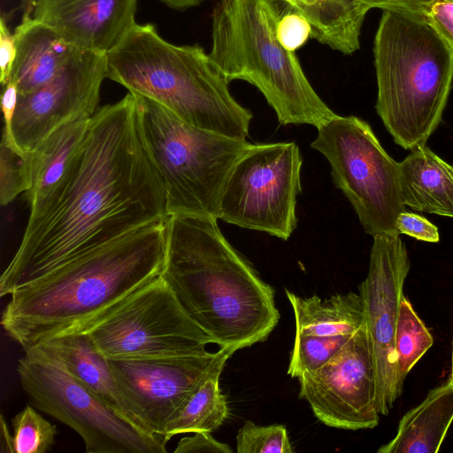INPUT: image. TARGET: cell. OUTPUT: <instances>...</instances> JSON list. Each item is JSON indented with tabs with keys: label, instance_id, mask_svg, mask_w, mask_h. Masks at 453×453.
Masks as SVG:
<instances>
[{
	"label": "cell",
	"instance_id": "obj_23",
	"mask_svg": "<svg viewBox=\"0 0 453 453\" xmlns=\"http://www.w3.org/2000/svg\"><path fill=\"white\" fill-rule=\"evenodd\" d=\"M296 320V334H353L365 324L360 295L336 294L326 299L317 295L300 297L286 290Z\"/></svg>",
	"mask_w": 453,
	"mask_h": 453
},
{
	"label": "cell",
	"instance_id": "obj_5",
	"mask_svg": "<svg viewBox=\"0 0 453 453\" xmlns=\"http://www.w3.org/2000/svg\"><path fill=\"white\" fill-rule=\"evenodd\" d=\"M376 111L404 150L440 125L453 82V50L419 13L383 10L373 42Z\"/></svg>",
	"mask_w": 453,
	"mask_h": 453
},
{
	"label": "cell",
	"instance_id": "obj_12",
	"mask_svg": "<svg viewBox=\"0 0 453 453\" xmlns=\"http://www.w3.org/2000/svg\"><path fill=\"white\" fill-rule=\"evenodd\" d=\"M233 354L219 348L200 355L108 361L135 422L163 440L173 418L209 376L223 371Z\"/></svg>",
	"mask_w": 453,
	"mask_h": 453
},
{
	"label": "cell",
	"instance_id": "obj_2",
	"mask_svg": "<svg viewBox=\"0 0 453 453\" xmlns=\"http://www.w3.org/2000/svg\"><path fill=\"white\" fill-rule=\"evenodd\" d=\"M165 222L133 231L13 291L2 314L6 334L25 350L87 329L161 274Z\"/></svg>",
	"mask_w": 453,
	"mask_h": 453
},
{
	"label": "cell",
	"instance_id": "obj_25",
	"mask_svg": "<svg viewBox=\"0 0 453 453\" xmlns=\"http://www.w3.org/2000/svg\"><path fill=\"white\" fill-rule=\"evenodd\" d=\"M433 343L429 330L403 296L395 334L397 366L403 380Z\"/></svg>",
	"mask_w": 453,
	"mask_h": 453
},
{
	"label": "cell",
	"instance_id": "obj_17",
	"mask_svg": "<svg viewBox=\"0 0 453 453\" xmlns=\"http://www.w3.org/2000/svg\"><path fill=\"white\" fill-rule=\"evenodd\" d=\"M92 116L75 117L59 126L27 152L31 187L28 221L37 219L65 181L85 142Z\"/></svg>",
	"mask_w": 453,
	"mask_h": 453
},
{
	"label": "cell",
	"instance_id": "obj_35",
	"mask_svg": "<svg viewBox=\"0 0 453 453\" xmlns=\"http://www.w3.org/2000/svg\"><path fill=\"white\" fill-rule=\"evenodd\" d=\"M17 55L14 34H12L4 17L0 21V81L5 85L12 77Z\"/></svg>",
	"mask_w": 453,
	"mask_h": 453
},
{
	"label": "cell",
	"instance_id": "obj_24",
	"mask_svg": "<svg viewBox=\"0 0 453 453\" xmlns=\"http://www.w3.org/2000/svg\"><path fill=\"white\" fill-rule=\"evenodd\" d=\"M221 372L209 376L169 422L163 435L165 444L177 434L211 433L226 421L229 409L219 388Z\"/></svg>",
	"mask_w": 453,
	"mask_h": 453
},
{
	"label": "cell",
	"instance_id": "obj_11",
	"mask_svg": "<svg viewBox=\"0 0 453 453\" xmlns=\"http://www.w3.org/2000/svg\"><path fill=\"white\" fill-rule=\"evenodd\" d=\"M302 164L294 142L253 144L228 176L219 219L288 240L297 224Z\"/></svg>",
	"mask_w": 453,
	"mask_h": 453
},
{
	"label": "cell",
	"instance_id": "obj_28",
	"mask_svg": "<svg viewBox=\"0 0 453 453\" xmlns=\"http://www.w3.org/2000/svg\"><path fill=\"white\" fill-rule=\"evenodd\" d=\"M238 453H293L295 451L283 425L259 426L244 422L236 435Z\"/></svg>",
	"mask_w": 453,
	"mask_h": 453
},
{
	"label": "cell",
	"instance_id": "obj_16",
	"mask_svg": "<svg viewBox=\"0 0 453 453\" xmlns=\"http://www.w3.org/2000/svg\"><path fill=\"white\" fill-rule=\"evenodd\" d=\"M136 1L31 0L20 8L74 47L106 54L135 23Z\"/></svg>",
	"mask_w": 453,
	"mask_h": 453
},
{
	"label": "cell",
	"instance_id": "obj_8",
	"mask_svg": "<svg viewBox=\"0 0 453 453\" xmlns=\"http://www.w3.org/2000/svg\"><path fill=\"white\" fill-rule=\"evenodd\" d=\"M317 129L311 147L329 162L333 182L365 232L372 237L399 234L395 221L406 211L399 162L385 151L370 125L356 116L335 115Z\"/></svg>",
	"mask_w": 453,
	"mask_h": 453
},
{
	"label": "cell",
	"instance_id": "obj_34",
	"mask_svg": "<svg viewBox=\"0 0 453 453\" xmlns=\"http://www.w3.org/2000/svg\"><path fill=\"white\" fill-rule=\"evenodd\" d=\"M18 98L19 90L17 84L12 80H10L3 86L1 96V105L4 115L2 141L12 149L23 151L17 145L12 133V121L18 104Z\"/></svg>",
	"mask_w": 453,
	"mask_h": 453
},
{
	"label": "cell",
	"instance_id": "obj_6",
	"mask_svg": "<svg viewBox=\"0 0 453 453\" xmlns=\"http://www.w3.org/2000/svg\"><path fill=\"white\" fill-rule=\"evenodd\" d=\"M281 0H219L211 13L215 68L229 83L242 80L255 86L281 125L317 128L336 114L319 96L296 52L277 38Z\"/></svg>",
	"mask_w": 453,
	"mask_h": 453
},
{
	"label": "cell",
	"instance_id": "obj_38",
	"mask_svg": "<svg viewBox=\"0 0 453 453\" xmlns=\"http://www.w3.org/2000/svg\"><path fill=\"white\" fill-rule=\"evenodd\" d=\"M449 379L453 382V347H452V355H451V372H450Z\"/></svg>",
	"mask_w": 453,
	"mask_h": 453
},
{
	"label": "cell",
	"instance_id": "obj_19",
	"mask_svg": "<svg viewBox=\"0 0 453 453\" xmlns=\"http://www.w3.org/2000/svg\"><path fill=\"white\" fill-rule=\"evenodd\" d=\"M13 34L17 55L10 80L17 84L19 95L46 84L80 50L51 27L29 16H22Z\"/></svg>",
	"mask_w": 453,
	"mask_h": 453
},
{
	"label": "cell",
	"instance_id": "obj_14",
	"mask_svg": "<svg viewBox=\"0 0 453 453\" xmlns=\"http://www.w3.org/2000/svg\"><path fill=\"white\" fill-rule=\"evenodd\" d=\"M299 395L326 426L359 430L375 427L376 380L365 323L319 369L298 378Z\"/></svg>",
	"mask_w": 453,
	"mask_h": 453
},
{
	"label": "cell",
	"instance_id": "obj_4",
	"mask_svg": "<svg viewBox=\"0 0 453 453\" xmlns=\"http://www.w3.org/2000/svg\"><path fill=\"white\" fill-rule=\"evenodd\" d=\"M106 78L198 128L246 139L252 113L197 44L175 45L152 24H137L106 53Z\"/></svg>",
	"mask_w": 453,
	"mask_h": 453
},
{
	"label": "cell",
	"instance_id": "obj_15",
	"mask_svg": "<svg viewBox=\"0 0 453 453\" xmlns=\"http://www.w3.org/2000/svg\"><path fill=\"white\" fill-rule=\"evenodd\" d=\"M106 78V54L78 50L46 84L19 95L12 121L17 145L34 150L66 121L97 110L100 88Z\"/></svg>",
	"mask_w": 453,
	"mask_h": 453
},
{
	"label": "cell",
	"instance_id": "obj_33",
	"mask_svg": "<svg viewBox=\"0 0 453 453\" xmlns=\"http://www.w3.org/2000/svg\"><path fill=\"white\" fill-rule=\"evenodd\" d=\"M232 453L226 444L213 438L209 432H196L192 436L181 438L174 453Z\"/></svg>",
	"mask_w": 453,
	"mask_h": 453
},
{
	"label": "cell",
	"instance_id": "obj_7",
	"mask_svg": "<svg viewBox=\"0 0 453 453\" xmlns=\"http://www.w3.org/2000/svg\"><path fill=\"white\" fill-rule=\"evenodd\" d=\"M135 96L141 132L164 187L167 216L218 220L228 176L253 143L191 126L155 101Z\"/></svg>",
	"mask_w": 453,
	"mask_h": 453
},
{
	"label": "cell",
	"instance_id": "obj_30",
	"mask_svg": "<svg viewBox=\"0 0 453 453\" xmlns=\"http://www.w3.org/2000/svg\"><path fill=\"white\" fill-rule=\"evenodd\" d=\"M276 32L280 44L296 52L311 38V25L303 14L288 8L278 22Z\"/></svg>",
	"mask_w": 453,
	"mask_h": 453
},
{
	"label": "cell",
	"instance_id": "obj_13",
	"mask_svg": "<svg viewBox=\"0 0 453 453\" xmlns=\"http://www.w3.org/2000/svg\"><path fill=\"white\" fill-rule=\"evenodd\" d=\"M400 234L373 236L369 270L359 285L376 380V407L388 415L400 397L404 380L398 366L395 334L411 263Z\"/></svg>",
	"mask_w": 453,
	"mask_h": 453
},
{
	"label": "cell",
	"instance_id": "obj_37",
	"mask_svg": "<svg viewBox=\"0 0 453 453\" xmlns=\"http://www.w3.org/2000/svg\"><path fill=\"white\" fill-rule=\"evenodd\" d=\"M170 8L186 11L201 4L204 0H159Z\"/></svg>",
	"mask_w": 453,
	"mask_h": 453
},
{
	"label": "cell",
	"instance_id": "obj_26",
	"mask_svg": "<svg viewBox=\"0 0 453 453\" xmlns=\"http://www.w3.org/2000/svg\"><path fill=\"white\" fill-rule=\"evenodd\" d=\"M352 334H296L290 352L288 374L299 378L325 365L349 341Z\"/></svg>",
	"mask_w": 453,
	"mask_h": 453
},
{
	"label": "cell",
	"instance_id": "obj_31",
	"mask_svg": "<svg viewBox=\"0 0 453 453\" xmlns=\"http://www.w3.org/2000/svg\"><path fill=\"white\" fill-rule=\"evenodd\" d=\"M399 234H404L419 241L438 242L439 231L436 226L425 217L412 212H401L395 221Z\"/></svg>",
	"mask_w": 453,
	"mask_h": 453
},
{
	"label": "cell",
	"instance_id": "obj_36",
	"mask_svg": "<svg viewBox=\"0 0 453 453\" xmlns=\"http://www.w3.org/2000/svg\"><path fill=\"white\" fill-rule=\"evenodd\" d=\"M367 12L378 8L383 10H397L419 13L425 16L428 5L433 0H355Z\"/></svg>",
	"mask_w": 453,
	"mask_h": 453
},
{
	"label": "cell",
	"instance_id": "obj_21",
	"mask_svg": "<svg viewBox=\"0 0 453 453\" xmlns=\"http://www.w3.org/2000/svg\"><path fill=\"white\" fill-rule=\"evenodd\" d=\"M453 422V382L431 389L399 421L395 437L378 453H436Z\"/></svg>",
	"mask_w": 453,
	"mask_h": 453
},
{
	"label": "cell",
	"instance_id": "obj_3",
	"mask_svg": "<svg viewBox=\"0 0 453 453\" xmlns=\"http://www.w3.org/2000/svg\"><path fill=\"white\" fill-rule=\"evenodd\" d=\"M160 276L220 349L234 353L265 342L279 322L273 288L226 241L217 219L169 217Z\"/></svg>",
	"mask_w": 453,
	"mask_h": 453
},
{
	"label": "cell",
	"instance_id": "obj_20",
	"mask_svg": "<svg viewBox=\"0 0 453 453\" xmlns=\"http://www.w3.org/2000/svg\"><path fill=\"white\" fill-rule=\"evenodd\" d=\"M411 150L399 162L405 206L453 218V165L444 161L426 144Z\"/></svg>",
	"mask_w": 453,
	"mask_h": 453
},
{
	"label": "cell",
	"instance_id": "obj_32",
	"mask_svg": "<svg viewBox=\"0 0 453 453\" xmlns=\"http://www.w3.org/2000/svg\"><path fill=\"white\" fill-rule=\"evenodd\" d=\"M425 17L453 50V0H433Z\"/></svg>",
	"mask_w": 453,
	"mask_h": 453
},
{
	"label": "cell",
	"instance_id": "obj_9",
	"mask_svg": "<svg viewBox=\"0 0 453 453\" xmlns=\"http://www.w3.org/2000/svg\"><path fill=\"white\" fill-rule=\"evenodd\" d=\"M17 372L37 409L73 429L87 453H165V443L110 406L58 365L24 355Z\"/></svg>",
	"mask_w": 453,
	"mask_h": 453
},
{
	"label": "cell",
	"instance_id": "obj_10",
	"mask_svg": "<svg viewBox=\"0 0 453 453\" xmlns=\"http://www.w3.org/2000/svg\"><path fill=\"white\" fill-rule=\"evenodd\" d=\"M84 331L107 358L200 355L212 343L184 312L160 275Z\"/></svg>",
	"mask_w": 453,
	"mask_h": 453
},
{
	"label": "cell",
	"instance_id": "obj_1",
	"mask_svg": "<svg viewBox=\"0 0 453 453\" xmlns=\"http://www.w3.org/2000/svg\"><path fill=\"white\" fill-rule=\"evenodd\" d=\"M165 196L145 146L137 97L97 108L78 158L0 277V296L147 225L166 221Z\"/></svg>",
	"mask_w": 453,
	"mask_h": 453
},
{
	"label": "cell",
	"instance_id": "obj_18",
	"mask_svg": "<svg viewBox=\"0 0 453 453\" xmlns=\"http://www.w3.org/2000/svg\"><path fill=\"white\" fill-rule=\"evenodd\" d=\"M24 351L58 365L137 424L119 393L108 358L87 332L60 334Z\"/></svg>",
	"mask_w": 453,
	"mask_h": 453
},
{
	"label": "cell",
	"instance_id": "obj_29",
	"mask_svg": "<svg viewBox=\"0 0 453 453\" xmlns=\"http://www.w3.org/2000/svg\"><path fill=\"white\" fill-rule=\"evenodd\" d=\"M31 187L27 152L14 150L4 141L0 144V203L9 204Z\"/></svg>",
	"mask_w": 453,
	"mask_h": 453
},
{
	"label": "cell",
	"instance_id": "obj_39",
	"mask_svg": "<svg viewBox=\"0 0 453 453\" xmlns=\"http://www.w3.org/2000/svg\"><path fill=\"white\" fill-rule=\"evenodd\" d=\"M28 1H31V0H22V3H26V2H28Z\"/></svg>",
	"mask_w": 453,
	"mask_h": 453
},
{
	"label": "cell",
	"instance_id": "obj_22",
	"mask_svg": "<svg viewBox=\"0 0 453 453\" xmlns=\"http://www.w3.org/2000/svg\"><path fill=\"white\" fill-rule=\"evenodd\" d=\"M311 25V38L344 55L360 48L361 28L368 12L355 0H281Z\"/></svg>",
	"mask_w": 453,
	"mask_h": 453
},
{
	"label": "cell",
	"instance_id": "obj_27",
	"mask_svg": "<svg viewBox=\"0 0 453 453\" xmlns=\"http://www.w3.org/2000/svg\"><path fill=\"white\" fill-rule=\"evenodd\" d=\"M12 452L46 453L55 443L56 426L27 405L12 420Z\"/></svg>",
	"mask_w": 453,
	"mask_h": 453
}]
</instances>
